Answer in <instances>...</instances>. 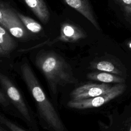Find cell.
I'll list each match as a JSON object with an SVG mask.
<instances>
[{
  "mask_svg": "<svg viewBox=\"0 0 131 131\" xmlns=\"http://www.w3.org/2000/svg\"><path fill=\"white\" fill-rule=\"evenodd\" d=\"M23 79L36 103L42 120L53 131H67L55 108L46 95L30 66L24 62L20 67Z\"/></svg>",
  "mask_w": 131,
  "mask_h": 131,
  "instance_id": "6da1fadb",
  "label": "cell"
},
{
  "mask_svg": "<svg viewBox=\"0 0 131 131\" xmlns=\"http://www.w3.org/2000/svg\"><path fill=\"white\" fill-rule=\"evenodd\" d=\"M35 64L44 75L53 94H56L59 86L78 82L74 76L71 66L54 52H47L39 54L36 57Z\"/></svg>",
  "mask_w": 131,
  "mask_h": 131,
  "instance_id": "7a4b0ae2",
  "label": "cell"
},
{
  "mask_svg": "<svg viewBox=\"0 0 131 131\" xmlns=\"http://www.w3.org/2000/svg\"><path fill=\"white\" fill-rule=\"evenodd\" d=\"M126 88V86L124 83H117L112 86L107 92L103 95L82 100H71L68 102L67 105L70 108L78 110L99 107L122 94Z\"/></svg>",
  "mask_w": 131,
  "mask_h": 131,
  "instance_id": "3957f363",
  "label": "cell"
},
{
  "mask_svg": "<svg viewBox=\"0 0 131 131\" xmlns=\"http://www.w3.org/2000/svg\"><path fill=\"white\" fill-rule=\"evenodd\" d=\"M0 25L16 38H25L29 35L28 30L17 13L2 3L0 5Z\"/></svg>",
  "mask_w": 131,
  "mask_h": 131,
  "instance_id": "277c9868",
  "label": "cell"
},
{
  "mask_svg": "<svg viewBox=\"0 0 131 131\" xmlns=\"http://www.w3.org/2000/svg\"><path fill=\"white\" fill-rule=\"evenodd\" d=\"M0 82L2 89L6 93L8 99L29 123H31L32 120L29 108L18 89L12 81L3 73L0 74Z\"/></svg>",
  "mask_w": 131,
  "mask_h": 131,
  "instance_id": "5b68a950",
  "label": "cell"
},
{
  "mask_svg": "<svg viewBox=\"0 0 131 131\" xmlns=\"http://www.w3.org/2000/svg\"><path fill=\"white\" fill-rule=\"evenodd\" d=\"M112 86L106 83L86 84L75 89L71 93L73 100H82L100 96L107 92Z\"/></svg>",
  "mask_w": 131,
  "mask_h": 131,
  "instance_id": "8992f818",
  "label": "cell"
},
{
  "mask_svg": "<svg viewBox=\"0 0 131 131\" xmlns=\"http://www.w3.org/2000/svg\"><path fill=\"white\" fill-rule=\"evenodd\" d=\"M85 33L79 28L69 23L62 25L60 29V34L54 39L51 43L61 41L65 42H74L85 38Z\"/></svg>",
  "mask_w": 131,
  "mask_h": 131,
  "instance_id": "52a82bcc",
  "label": "cell"
},
{
  "mask_svg": "<svg viewBox=\"0 0 131 131\" xmlns=\"http://www.w3.org/2000/svg\"><path fill=\"white\" fill-rule=\"evenodd\" d=\"M69 6L75 9L87 18L97 29H99L89 0H63Z\"/></svg>",
  "mask_w": 131,
  "mask_h": 131,
  "instance_id": "ba28073f",
  "label": "cell"
},
{
  "mask_svg": "<svg viewBox=\"0 0 131 131\" xmlns=\"http://www.w3.org/2000/svg\"><path fill=\"white\" fill-rule=\"evenodd\" d=\"M26 5L34 12L35 15L43 23L48 21L50 13L43 0H24Z\"/></svg>",
  "mask_w": 131,
  "mask_h": 131,
  "instance_id": "9c48e42d",
  "label": "cell"
},
{
  "mask_svg": "<svg viewBox=\"0 0 131 131\" xmlns=\"http://www.w3.org/2000/svg\"><path fill=\"white\" fill-rule=\"evenodd\" d=\"M16 43L7 30L0 25V55H8L16 47Z\"/></svg>",
  "mask_w": 131,
  "mask_h": 131,
  "instance_id": "30bf717a",
  "label": "cell"
},
{
  "mask_svg": "<svg viewBox=\"0 0 131 131\" xmlns=\"http://www.w3.org/2000/svg\"><path fill=\"white\" fill-rule=\"evenodd\" d=\"M87 77L91 80L99 81L103 83H123L124 80L114 74L108 72H92L87 75Z\"/></svg>",
  "mask_w": 131,
  "mask_h": 131,
  "instance_id": "8fae6325",
  "label": "cell"
},
{
  "mask_svg": "<svg viewBox=\"0 0 131 131\" xmlns=\"http://www.w3.org/2000/svg\"><path fill=\"white\" fill-rule=\"evenodd\" d=\"M17 15L28 31L33 33H37L42 30L41 26L35 20L20 13H17Z\"/></svg>",
  "mask_w": 131,
  "mask_h": 131,
  "instance_id": "7c38bea8",
  "label": "cell"
},
{
  "mask_svg": "<svg viewBox=\"0 0 131 131\" xmlns=\"http://www.w3.org/2000/svg\"><path fill=\"white\" fill-rule=\"evenodd\" d=\"M93 67L99 71L108 72L114 74H120V71L111 62L108 61H101L93 64Z\"/></svg>",
  "mask_w": 131,
  "mask_h": 131,
  "instance_id": "4fadbf2b",
  "label": "cell"
},
{
  "mask_svg": "<svg viewBox=\"0 0 131 131\" xmlns=\"http://www.w3.org/2000/svg\"><path fill=\"white\" fill-rule=\"evenodd\" d=\"M2 89L0 91V102L4 106H6L9 104V101L7 99L8 97H6Z\"/></svg>",
  "mask_w": 131,
  "mask_h": 131,
  "instance_id": "5bb4252c",
  "label": "cell"
},
{
  "mask_svg": "<svg viewBox=\"0 0 131 131\" xmlns=\"http://www.w3.org/2000/svg\"><path fill=\"white\" fill-rule=\"evenodd\" d=\"M121 1L124 5L131 7V0H121Z\"/></svg>",
  "mask_w": 131,
  "mask_h": 131,
  "instance_id": "9a60e30c",
  "label": "cell"
},
{
  "mask_svg": "<svg viewBox=\"0 0 131 131\" xmlns=\"http://www.w3.org/2000/svg\"><path fill=\"white\" fill-rule=\"evenodd\" d=\"M129 47L131 48V43L129 44Z\"/></svg>",
  "mask_w": 131,
  "mask_h": 131,
  "instance_id": "2e32d148",
  "label": "cell"
},
{
  "mask_svg": "<svg viewBox=\"0 0 131 131\" xmlns=\"http://www.w3.org/2000/svg\"><path fill=\"white\" fill-rule=\"evenodd\" d=\"M129 131H131V126H130V129H129Z\"/></svg>",
  "mask_w": 131,
  "mask_h": 131,
  "instance_id": "e0dca14e",
  "label": "cell"
}]
</instances>
